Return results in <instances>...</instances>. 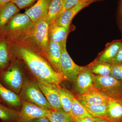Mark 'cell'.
<instances>
[{"label":"cell","mask_w":122,"mask_h":122,"mask_svg":"<svg viewBox=\"0 0 122 122\" xmlns=\"http://www.w3.org/2000/svg\"><path fill=\"white\" fill-rule=\"evenodd\" d=\"M0 99L10 107L18 108L21 107L22 101L20 96L5 87L0 81Z\"/></svg>","instance_id":"obj_16"},{"label":"cell","mask_w":122,"mask_h":122,"mask_svg":"<svg viewBox=\"0 0 122 122\" xmlns=\"http://www.w3.org/2000/svg\"><path fill=\"white\" fill-rule=\"evenodd\" d=\"M9 45L11 55L14 54L22 59L35 79L56 86L65 80L62 75L56 72L39 53L25 46Z\"/></svg>","instance_id":"obj_1"},{"label":"cell","mask_w":122,"mask_h":122,"mask_svg":"<svg viewBox=\"0 0 122 122\" xmlns=\"http://www.w3.org/2000/svg\"><path fill=\"white\" fill-rule=\"evenodd\" d=\"M60 58L61 73L65 80L74 84L77 80L80 66L76 65L69 55L66 46H61Z\"/></svg>","instance_id":"obj_7"},{"label":"cell","mask_w":122,"mask_h":122,"mask_svg":"<svg viewBox=\"0 0 122 122\" xmlns=\"http://www.w3.org/2000/svg\"><path fill=\"white\" fill-rule=\"evenodd\" d=\"M83 2H85L82 0H62L61 9L60 12L57 16L55 20L57 19L62 13L66 10L74 7L78 4Z\"/></svg>","instance_id":"obj_28"},{"label":"cell","mask_w":122,"mask_h":122,"mask_svg":"<svg viewBox=\"0 0 122 122\" xmlns=\"http://www.w3.org/2000/svg\"><path fill=\"white\" fill-rule=\"evenodd\" d=\"M52 0H38L30 8L26 10L25 14L29 16L34 22L46 17Z\"/></svg>","instance_id":"obj_12"},{"label":"cell","mask_w":122,"mask_h":122,"mask_svg":"<svg viewBox=\"0 0 122 122\" xmlns=\"http://www.w3.org/2000/svg\"><path fill=\"white\" fill-rule=\"evenodd\" d=\"M107 105L109 120L112 122H122V99L109 97Z\"/></svg>","instance_id":"obj_18"},{"label":"cell","mask_w":122,"mask_h":122,"mask_svg":"<svg viewBox=\"0 0 122 122\" xmlns=\"http://www.w3.org/2000/svg\"><path fill=\"white\" fill-rule=\"evenodd\" d=\"M107 103L94 105L82 104L94 117L109 120Z\"/></svg>","instance_id":"obj_25"},{"label":"cell","mask_w":122,"mask_h":122,"mask_svg":"<svg viewBox=\"0 0 122 122\" xmlns=\"http://www.w3.org/2000/svg\"><path fill=\"white\" fill-rule=\"evenodd\" d=\"M19 12L17 6L11 1L0 7V31Z\"/></svg>","instance_id":"obj_19"},{"label":"cell","mask_w":122,"mask_h":122,"mask_svg":"<svg viewBox=\"0 0 122 122\" xmlns=\"http://www.w3.org/2000/svg\"><path fill=\"white\" fill-rule=\"evenodd\" d=\"M35 80L52 108L56 110L64 111L61 104L59 93L55 86L37 79Z\"/></svg>","instance_id":"obj_10"},{"label":"cell","mask_w":122,"mask_h":122,"mask_svg":"<svg viewBox=\"0 0 122 122\" xmlns=\"http://www.w3.org/2000/svg\"><path fill=\"white\" fill-rule=\"evenodd\" d=\"M50 24L46 17L34 22L28 30L12 39L13 44L30 41L31 48L45 57L49 44V30Z\"/></svg>","instance_id":"obj_2"},{"label":"cell","mask_w":122,"mask_h":122,"mask_svg":"<svg viewBox=\"0 0 122 122\" xmlns=\"http://www.w3.org/2000/svg\"><path fill=\"white\" fill-rule=\"evenodd\" d=\"M61 48V45L59 43L49 41L48 48L44 57L54 70L60 73H61L60 68Z\"/></svg>","instance_id":"obj_11"},{"label":"cell","mask_w":122,"mask_h":122,"mask_svg":"<svg viewBox=\"0 0 122 122\" xmlns=\"http://www.w3.org/2000/svg\"><path fill=\"white\" fill-rule=\"evenodd\" d=\"M35 0H12L11 2L16 5L19 8L22 9L28 7Z\"/></svg>","instance_id":"obj_30"},{"label":"cell","mask_w":122,"mask_h":122,"mask_svg":"<svg viewBox=\"0 0 122 122\" xmlns=\"http://www.w3.org/2000/svg\"><path fill=\"white\" fill-rule=\"evenodd\" d=\"M34 23L25 14H16L0 31V35L5 38L17 36L28 30Z\"/></svg>","instance_id":"obj_4"},{"label":"cell","mask_w":122,"mask_h":122,"mask_svg":"<svg viewBox=\"0 0 122 122\" xmlns=\"http://www.w3.org/2000/svg\"><path fill=\"white\" fill-rule=\"evenodd\" d=\"M119 13L120 17L122 19V0H120L119 7Z\"/></svg>","instance_id":"obj_35"},{"label":"cell","mask_w":122,"mask_h":122,"mask_svg":"<svg viewBox=\"0 0 122 122\" xmlns=\"http://www.w3.org/2000/svg\"><path fill=\"white\" fill-rule=\"evenodd\" d=\"M122 46V39L114 40L108 43L105 50L99 54L97 59L99 61L110 63Z\"/></svg>","instance_id":"obj_17"},{"label":"cell","mask_w":122,"mask_h":122,"mask_svg":"<svg viewBox=\"0 0 122 122\" xmlns=\"http://www.w3.org/2000/svg\"><path fill=\"white\" fill-rule=\"evenodd\" d=\"M10 2V0H0V7Z\"/></svg>","instance_id":"obj_36"},{"label":"cell","mask_w":122,"mask_h":122,"mask_svg":"<svg viewBox=\"0 0 122 122\" xmlns=\"http://www.w3.org/2000/svg\"><path fill=\"white\" fill-rule=\"evenodd\" d=\"M11 58L8 43L0 35V72L9 65Z\"/></svg>","instance_id":"obj_21"},{"label":"cell","mask_w":122,"mask_h":122,"mask_svg":"<svg viewBox=\"0 0 122 122\" xmlns=\"http://www.w3.org/2000/svg\"><path fill=\"white\" fill-rule=\"evenodd\" d=\"M17 122H30L35 119L48 117L51 111L42 109L36 105L22 100Z\"/></svg>","instance_id":"obj_9"},{"label":"cell","mask_w":122,"mask_h":122,"mask_svg":"<svg viewBox=\"0 0 122 122\" xmlns=\"http://www.w3.org/2000/svg\"><path fill=\"white\" fill-rule=\"evenodd\" d=\"M71 112L72 115L74 118L95 117L90 113L84 106L74 95L72 98Z\"/></svg>","instance_id":"obj_23"},{"label":"cell","mask_w":122,"mask_h":122,"mask_svg":"<svg viewBox=\"0 0 122 122\" xmlns=\"http://www.w3.org/2000/svg\"><path fill=\"white\" fill-rule=\"evenodd\" d=\"M19 111L0 103V120L2 122H17Z\"/></svg>","instance_id":"obj_24"},{"label":"cell","mask_w":122,"mask_h":122,"mask_svg":"<svg viewBox=\"0 0 122 122\" xmlns=\"http://www.w3.org/2000/svg\"><path fill=\"white\" fill-rule=\"evenodd\" d=\"M93 119L95 122H112L109 120L103 119L100 118L95 117L93 118Z\"/></svg>","instance_id":"obj_34"},{"label":"cell","mask_w":122,"mask_h":122,"mask_svg":"<svg viewBox=\"0 0 122 122\" xmlns=\"http://www.w3.org/2000/svg\"><path fill=\"white\" fill-rule=\"evenodd\" d=\"M82 0L85 1V2H96L97 1L102 0Z\"/></svg>","instance_id":"obj_37"},{"label":"cell","mask_w":122,"mask_h":122,"mask_svg":"<svg viewBox=\"0 0 122 122\" xmlns=\"http://www.w3.org/2000/svg\"><path fill=\"white\" fill-rule=\"evenodd\" d=\"M60 96L61 104L64 111L72 115L71 112L72 98L73 95L68 90L61 86H55Z\"/></svg>","instance_id":"obj_22"},{"label":"cell","mask_w":122,"mask_h":122,"mask_svg":"<svg viewBox=\"0 0 122 122\" xmlns=\"http://www.w3.org/2000/svg\"><path fill=\"white\" fill-rule=\"evenodd\" d=\"M0 78L16 93H20L25 79L24 74L20 67L13 64L9 65L0 72Z\"/></svg>","instance_id":"obj_6"},{"label":"cell","mask_w":122,"mask_h":122,"mask_svg":"<svg viewBox=\"0 0 122 122\" xmlns=\"http://www.w3.org/2000/svg\"><path fill=\"white\" fill-rule=\"evenodd\" d=\"M12 0H10V1H12Z\"/></svg>","instance_id":"obj_38"},{"label":"cell","mask_w":122,"mask_h":122,"mask_svg":"<svg viewBox=\"0 0 122 122\" xmlns=\"http://www.w3.org/2000/svg\"><path fill=\"white\" fill-rule=\"evenodd\" d=\"M62 0H52L51 4L46 19L50 25L55 20V18L60 12L62 5Z\"/></svg>","instance_id":"obj_27"},{"label":"cell","mask_w":122,"mask_h":122,"mask_svg":"<svg viewBox=\"0 0 122 122\" xmlns=\"http://www.w3.org/2000/svg\"><path fill=\"white\" fill-rule=\"evenodd\" d=\"M94 74L86 66H80L77 80L74 84L78 95L89 93L97 90L94 81Z\"/></svg>","instance_id":"obj_8"},{"label":"cell","mask_w":122,"mask_h":122,"mask_svg":"<svg viewBox=\"0 0 122 122\" xmlns=\"http://www.w3.org/2000/svg\"><path fill=\"white\" fill-rule=\"evenodd\" d=\"M111 64H122V46L119 49L114 58L112 61Z\"/></svg>","instance_id":"obj_31"},{"label":"cell","mask_w":122,"mask_h":122,"mask_svg":"<svg viewBox=\"0 0 122 122\" xmlns=\"http://www.w3.org/2000/svg\"><path fill=\"white\" fill-rule=\"evenodd\" d=\"M47 117L51 122H74V117L64 111H51Z\"/></svg>","instance_id":"obj_26"},{"label":"cell","mask_w":122,"mask_h":122,"mask_svg":"<svg viewBox=\"0 0 122 122\" xmlns=\"http://www.w3.org/2000/svg\"><path fill=\"white\" fill-rule=\"evenodd\" d=\"M94 81L96 89L106 96L111 98L122 99V81L111 76L95 74Z\"/></svg>","instance_id":"obj_5"},{"label":"cell","mask_w":122,"mask_h":122,"mask_svg":"<svg viewBox=\"0 0 122 122\" xmlns=\"http://www.w3.org/2000/svg\"><path fill=\"white\" fill-rule=\"evenodd\" d=\"M19 96L23 101L33 103L46 110H53L39 89L35 79H25Z\"/></svg>","instance_id":"obj_3"},{"label":"cell","mask_w":122,"mask_h":122,"mask_svg":"<svg viewBox=\"0 0 122 122\" xmlns=\"http://www.w3.org/2000/svg\"><path fill=\"white\" fill-rule=\"evenodd\" d=\"M112 65L110 76L118 80L122 81V64Z\"/></svg>","instance_id":"obj_29"},{"label":"cell","mask_w":122,"mask_h":122,"mask_svg":"<svg viewBox=\"0 0 122 122\" xmlns=\"http://www.w3.org/2000/svg\"><path fill=\"white\" fill-rule=\"evenodd\" d=\"M76 98L81 104L87 105L107 103L109 99V97L97 89L87 93L78 95Z\"/></svg>","instance_id":"obj_15"},{"label":"cell","mask_w":122,"mask_h":122,"mask_svg":"<svg viewBox=\"0 0 122 122\" xmlns=\"http://www.w3.org/2000/svg\"><path fill=\"white\" fill-rule=\"evenodd\" d=\"M71 26L65 27L61 26L54 21L49 25V41L57 42L61 46H66V39L70 32Z\"/></svg>","instance_id":"obj_13"},{"label":"cell","mask_w":122,"mask_h":122,"mask_svg":"<svg viewBox=\"0 0 122 122\" xmlns=\"http://www.w3.org/2000/svg\"><path fill=\"white\" fill-rule=\"evenodd\" d=\"M30 122H51L47 117L37 118L31 120Z\"/></svg>","instance_id":"obj_33"},{"label":"cell","mask_w":122,"mask_h":122,"mask_svg":"<svg viewBox=\"0 0 122 122\" xmlns=\"http://www.w3.org/2000/svg\"><path fill=\"white\" fill-rule=\"evenodd\" d=\"M93 2H85L78 4L64 12L57 19L54 21L61 26L65 27H70L75 16L82 9L89 6Z\"/></svg>","instance_id":"obj_14"},{"label":"cell","mask_w":122,"mask_h":122,"mask_svg":"<svg viewBox=\"0 0 122 122\" xmlns=\"http://www.w3.org/2000/svg\"><path fill=\"white\" fill-rule=\"evenodd\" d=\"M94 74L100 76H110L111 63L99 61L97 59L87 66Z\"/></svg>","instance_id":"obj_20"},{"label":"cell","mask_w":122,"mask_h":122,"mask_svg":"<svg viewBox=\"0 0 122 122\" xmlns=\"http://www.w3.org/2000/svg\"><path fill=\"white\" fill-rule=\"evenodd\" d=\"M74 118V122H95L93 118L87 117L85 118Z\"/></svg>","instance_id":"obj_32"}]
</instances>
